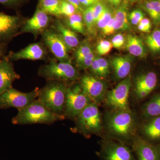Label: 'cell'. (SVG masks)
<instances>
[{
  "instance_id": "6da1fadb",
  "label": "cell",
  "mask_w": 160,
  "mask_h": 160,
  "mask_svg": "<svg viewBox=\"0 0 160 160\" xmlns=\"http://www.w3.org/2000/svg\"><path fill=\"white\" fill-rule=\"evenodd\" d=\"M65 117L52 112L37 99L28 106L18 110L16 116L12 118L14 125L33 124H51L65 119Z\"/></svg>"
},
{
  "instance_id": "7a4b0ae2",
  "label": "cell",
  "mask_w": 160,
  "mask_h": 160,
  "mask_svg": "<svg viewBox=\"0 0 160 160\" xmlns=\"http://www.w3.org/2000/svg\"><path fill=\"white\" fill-rule=\"evenodd\" d=\"M47 81L46 86L39 89L37 99L50 111L64 116V106L68 86L63 82Z\"/></svg>"
},
{
  "instance_id": "3957f363",
  "label": "cell",
  "mask_w": 160,
  "mask_h": 160,
  "mask_svg": "<svg viewBox=\"0 0 160 160\" xmlns=\"http://www.w3.org/2000/svg\"><path fill=\"white\" fill-rule=\"evenodd\" d=\"M107 128L112 134L123 140H129L134 134L136 122L131 111L114 110L106 117Z\"/></svg>"
},
{
  "instance_id": "277c9868",
  "label": "cell",
  "mask_w": 160,
  "mask_h": 160,
  "mask_svg": "<svg viewBox=\"0 0 160 160\" xmlns=\"http://www.w3.org/2000/svg\"><path fill=\"white\" fill-rule=\"evenodd\" d=\"M75 129L85 136L99 133L102 129V121L98 106L92 102L86 106L75 118Z\"/></svg>"
},
{
  "instance_id": "5b68a950",
  "label": "cell",
  "mask_w": 160,
  "mask_h": 160,
  "mask_svg": "<svg viewBox=\"0 0 160 160\" xmlns=\"http://www.w3.org/2000/svg\"><path fill=\"white\" fill-rule=\"evenodd\" d=\"M38 74L47 81H56L66 83L75 81L78 73L69 62L51 61L39 69Z\"/></svg>"
},
{
  "instance_id": "8992f818",
  "label": "cell",
  "mask_w": 160,
  "mask_h": 160,
  "mask_svg": "<svg viewBox=\"0 0 160 160\" xmlns=\"http://www.w3.org/2000/svg\"><path fill=\"white\" fill-rule=\"evenodd\" d=\"M92 102L91 100L83 92L80 85L72 88L68 87L64 106V116L65 118L75 119Z\"/></svg>"
},
{
  "instance_id": "52a82bcc",
  "label": "cell",
  "mask_w": 160,
  "mask_h": 160,
  "mask_svg": "<svg viewBox=\"0 0 160 160\" xmlns=\"http://www.w3.org/2000/svg\"><path fill=\"white\" fill-rule=\"evenodd\" d=\"M38 88L30 92H23L12 88L0 94V108H15L19 110L38 98Z\"/></svg>"
},
{
  "instance_id": "ba28073f",
  "label": "cell",
  "mask_w": 160,
  "mask_h": 160,
  "mask_svg": "<svg viewBox=\"0 0 160 160\" xmlns=\"http://www.w3.org/2000/svg\"><path fill=\"white\" fill-rule=\"evenodd\" d=\"M131 86V79L127 77L105 96L106 104L114 110L131 111L129 107V97Z\"/></svg>"
},
{
  "instance_id": "9c48e42d",
  "label": "cell",
  "mask_w": 160,
  "mask_h": 160,
  "mask_svg": "<svg viewBox=\"0 0 160 160\" xmlns=\"http://www.w3.org/2000/svg\"><path fill=\"white\" fill-rule=\"evenodd\" d=\"M98 154L102 160H137L132 150L122 142L104 141Z\"/></svg>"
},
{
  "instance_id": "30bf717a",
  "label": "cell",
  "mask_w": 160,
  "mask_h": 160,
  "mask_svg": "<svg viewBox=\"0 0 160 160\" xmlns=\"http://www.w3.org/2000/svg\"><path fill=\"white\" fill-rule=\"evenodd\" d=\"M18 15H9L0 12V43L6 44L19 35L21 28L25 23Z\"/></svg>"
},
{
  "instance_id": "8fae6325",
  "label": "cell",
  "mask_w": 160,
  "mask_h": 160,
  "mask_svg": "<svg viewBox=\"0 0 160 160\" xmlns=\"http://www.w3.org/2000/svg\"><path fill=\"white\" fill-rule=\"evenodd\" d=\"M42 36L44 43L58 61L69 62V48L55 30L47 29Z\"/></svg>"
},
{
  "instance_id": "7c38bea8",
  "label": "cell",
  "mask_w": 160,
  "mask_h": 160,
  "mask_svg": "<svg viewBox=\"0 0 160 160\" xmlns=\"http://www.w3.org/2000/svg\"><path fill=\"white\" fill-rule=\"evenodd\" d=\"M80 86L83 92L93 102L98 105L105 97V85L98 79L90 75H84L81 78Z\"/></svg>"
},
{
  "instance_id": "4fadbf2b",
  "label": "cell",
  "mask_w": 160,
  "mask_h": 160,
  "mask_svg": "<svg viewBox=\"0 0 160 160\" xmlns=\"http://www.w3.org/2000/svg\"><path fill=\"white\" fill-rule=\"evenodd\" d=\"M132 149L137 160H160V145H154L141 137L135 138Z\"/></svg>"
},
{
  "instance_id": "5bb4252c",
  "label": "cell",
  "mask_w": 160,
  "mask_h": 160,
  "mask_svg": "<svg viewBox=\"0 0 160 160\" xmlns=\"http://www.w3.org/2000/svg\"><path fill=\"white\" fill-rule=\"evenodd\" d=\"M49 22L50 18L48 14L38 8L32 17L25 21L20 30L19 34L30 33L36 36L42 34L47 29Z\"/></svg>"
},
{
  "instance_id": "9a60e30c",
  "label": "cell",
  "mask_w": 160,
  "mask_h": 160,
  "mask_svg": "<svg viewBox=\"0 0 160 160\" xmlns=\"http://www.w3.org/2000/svg\"><path fill=\"white\" fill-rule=\"evenodd\" d=\"M47 56L46 48L41 43L30 44L19 51L11 52L7 57L9 61H15L20 60H42Z\"/></svg>"
},
{
  "instance_id": "2e32d148",
  "label": "cell",
  "mask_w": 160,
  "mask_h": 160,
  "mask_svg": "<svg viewBox=\"0 0 160 160\" xmlns=\"http://www.w3.org/2000/svg\"><path fill=\"white\" fill-rule=\"evenodd\" d=\"M158 83V77L153 72L140 75L135 82V92L138 99L148 96L154 90Z\"/></svg>"
},
{
  "instance_id": "e0dca14e",
  "label": "cell",
  "mask_w": 160,
  "mask_h": 160,
  "mask_svg": "<svg viewBox=\"0 0 160 160\" xmlns=\"http://www.w3.org/2000/svg\"><path fill=\"white\" fill-rule=\"evenodd\" d=\"M20 78L19 75L15 71L13 64L7 56L0 60V94L12 88V83Z\"/></svg>"
},
{
  "instance_id": "ac0fdd59",
  "label": "cell",
  "mask_w": 160,
  "mask_h": 160,
  "mask_svg": "<svg viewBox=\"0 0 160 160\" xmlns=\"http://www.w3.org/2000/svg\"><path fill=\"white\" fill-rule=\"evenodd\" d=\"M53 27L69 49L75 48L78 45L79 41L77 35L59 20L55 21Z\"/></svg>"
},
{
  "instance_id": "d6986e66",
  "label": "cell",
  "mask_w": 160,
  "mask_h": 160,
  "mask_svg": "<svg viewBox=\"0 0 160 160\" xmlns=\"http://www.w3.org/2000/svg\"><path fill=\"white\" fill-rule=\"evenodd\" d=\"M131 59L128 56L114 58L112 61V65L115 75L118 79H124L129 75L131 69Z\"/></svg>"
},
{
  "instance_id": "ffe728a7",
  "label": "cell",
  "mask_w": 160,
  "mask_h": 160,
  "mask_svg": "<svg viewBox=\"0 0 160 160\" xmlns=\"http://www.w3.org/2000/svg\"><path fill=\"white\" fill-rule=\"evenodd\" d=\"M142 132L147 141H160V116L149 119L144 124Z\"/></svg>"
},
{
  "instance_id": "44dd1931",
  "label": "cell",
  "mask_w": 160,
  "mask_h": 160,
  "mask_svg": "<svg viewBox=\"0 0 160 160\" xmlns=\"http://www.w3.org/2000/svg\"><path fill=\"white\" fill-rule=\"evenodd\" d=\"M126 48L129 53L134 56L143 58L146 55V49L142 40L135 35L127 37Z\"/></svg>"
},
{
  "instance_id": "7402d4cb",
  "label": "cell",
  "mask_w": 160,
  "mask_h": 160,
  "mask_svg": "<svg viewBox=\"0 0 160 160\" xmlns=\"http://www.w3.org/2000/svg\"><path fill=\"white\" fill-rule=\"evenodd\" d=\"M114 18L115 30H126L129 29L127 5L126 3H123L118 8L115 13Z\"/></svg>"
},
{
  "instance_id": "603a6c76",
  "label": "cell",
  "mask_w": 160,
  "mask_h": 160,
  "mask_svg": "<svg viewBox=\"0 0 160 160\" xmlns=\"http://www.w3.org/2000/svg\"><path fill=\"white\" fill-rule=\"evenodd\" d=\"M142 114L149 119L160 116V94L154 96L146 103L143 108Z\"/></svg>"
},
{
  "instance_id": "cb8c5ba5",
  "label": "cell",
  "mask_w": 160,
  "mask_h": 160,
  "mask_svg": "<svg viewBox=\"0 0 160 160\" xmlns=\"http://www.w3.org/2000/svg\"><path fill=\"white\" fill-rule=\"evenodd\" d=\"M40 8L47 14L61 15V0H40Z\"/></svg>"
},
{
  "instance_id": "d4e9b609",
  "label": "cell",
  "mask_w": 160,
  "mask_h": 160,
  "mask_svg": "<svg viewBox=\"0 0 160 160\" xmlns=\"http://www.w3.org/2000/svg\"><path fill=\"white\" fill-rule=\"evenodd\" d=\"M67 24L70 29L82 34H85V24L83 21L82 15L79 12L68 17Z\"/></svg>"
},
{
  "instance_id": "484cf974",
  "label": "cell",
  "mask_w": 160,
  "mask_h": 160,
  "mask_svg": "<svg viewBox=\"0 0 160 160\" xmlns=\"http://www.w3.org/2000/svg\"><path fill=\"white\" fill-rule=\"evenodd\" d=\"M144 9L153 20L155 24H160V2L158 0L146 2Z\"/></svg>"
},
{
  "instance_id": "4316f807",
  "label": "cell",
  "mask_w": 160,
  "mask_h": 160,
  "mask_svg": "<svg viewBox=\"0 0 160 160\" xmlns=\"http://www.w3.org/2000/svg\"><path fill=\"white\" fill-rule=\"evenodd\" d=\"M146 43L152 52H160V29H156L147 36Z\"/></svg>"
},
{
  "instance_id": "83f0119b",
  "label": "cell",
  "mask_w": 160,
  "mask_h": 160,
  "mask_svg": "<svg viewBox=\"0 0 160 160\" xmlns=\"http://www.w3.org/2000/svg\"><path fill=\"white\" fill-rule=\"evenodd\" d=\"M82 17L84 24L88 32H92L95 23L92 12V6L87 7L82 12Z\"/></svg>"
},
{
  "instance_id": "f1b7e54d",
  "label": "cell",
  "mask_w": 160,
  "mask_h": 160,
  "mask_svg": "<svg viewBox=\"0 0 160 160\" xmlns=\"http://www.w3.org/2000/svg\"><path fill=\"white\" fill-rule=\"evenodd\" d=\"M113 17L112 12L110 11V9L106 7L102 15L97 22V25L98 27L100 29H102L111 21Z\"/></svg>"
},
{
  "instance_id": "f546056e",
  "label": "cell",
  "mask_w": 160,
  "mask_h": 160,
  "mask_svg": "<svg viewBox=\"0 0 160 160\" xmlns=\"http://www.w3.org/2000/svg\"><path fill=\"white\" fill-rule=\"evenodd\" d=\"M92 52V50L89 45L87 44H82L78 48L76 52V62L82 59Z\"/></svg>"
},
{
  "instance_id": "4dcf8cb0",
  "label": "cell",
  "mask_w": 160,
  "mask_h": 160,
  "mask_svg": "<svg viewBox=\"0 0 160 160\" xmlns=\"http://www.w3.org/2000/svg\"><path fill=\"white\" fill-rule=\"evenodd\" d=\"M77 12V9L69 2L62 0L61 2V15L70 17Z\"/></svg>"
},
{
  "instance_id": "1f68e13d",
  "label": "cell",
  "mask_w": 160,
  "mask_h": 160,
  "mask_svg": "<svg viewBox=\"0 0 160 160\" xmlns=\"http://www.w3.org/2000/svg\"><path fill=\"white\" fill-rule=\"evenodd\" d=\"M112 43L106 40H102L98 44L97 50L100 55H105L108 54L112 49Z\"/></svg>"
},
{
  "instance_id": "d6a6232c",
  "label": "cell",
  "mask_w": 160,
  "mask_h": 160,
  "mask_svg": "<svg viewBox=\"0 0 160 160\" xmlns=\"http://www.w3.org/2000/svg\"><path fill=\"white\" fill-rule=\"evenodd\" d=\"M95 58L93 52H92L86 57L77 62V64L78 66L81 69L90 68Z\"/></svg>"
},
{
  "instance_id": "836d02e7",
  "label": "cell",
  "mask_w": 160,
  "mask_h": 160,
  "mask_svg": "<svg viewBox=\"0 0 160 160\" xmlns=\"http://www.w3.org/2000/svg\"><path fill=\"white\" fill-rule=\"evenodd\" d=\"M92 12L94 17L95 23L96 24L98 20L100 18L105 11L106 6L101 2H99L92 6Z\"/></svg>"
},
{
  "instance_id": "e575fe53",
  "label": "cell",
  "mask_w": 160,
  "mask_h": 160,
  "mask_svg": "<svg viewBox=\"0 0 160 160\" xmlns=\"http://www.w3.org/2000/svg\"><path fill=\"white\" fill-rule=\"evenodd\" d=\"M102 72V77H106L109 72V63L107 60L103 58H96Z\"/></svg>"
},
{
  "instance_id": "d590c367",
  "label": "cell",
  "mask_w": 160,
  "mask_h": 160,
  "mask_svg": "<svg viewBox=\"0 0 160 160\" xmlns=\"http://www.w3.org/2000/svg\"><path fill=\"white\" fill-rule=\"evenodd\" d=\"M24 0H0V4L12 9L17 8L22 5Z\"/></svg>"
},
{
  "instance_id": "8d00e7d4",
  "label": "cell",
  "mask_w": 160,
  "mask_h": 160,
  "mask_svg": "<svg viewBox=\"0 0 160 160\" xmlns=\"http://www.w3.org/2000/svg\"><path fill=\"white\" fill-rule=\"evenodd\" d=\"M125 38L124 36L121 33L116 35L112 40V47L116 49H119L124 45Z\"/></svg>"
},
{
  "instance_id": "74e56055",
  "label": "cell",
  "mask_w": 160,
  "mask_h": 160,
  "mask_svg": "<svg viewBox=\"0 0 160 160\" xmlns=\"http://www.w3.org/2000/svg\"><path fill=\"white\" fill-rule=\"evenodd\" d=\"M115 31V29L114 28V18L113 16L111 21L102 29V31L103 34L105 35L109 36L112 34Z\"/></svg>"
},
{
  "instance_id": "f35d334b",
  "label": "cell",
  "mask_w": 160,
  "mask_h": 160,
  "mask_svg": "<svg viewBox=\"0 0 160 160\" xmlns=\"http://www.w3.org/2000/svg\"><path fill=\"white\" fill-rule=\"evenodd\" d=\"M90 68L91 69L92 72L97 76L102 77V72L100 70L99 66L96 58H95L93 60Z\"/></svg>"
},
{
  "instance_id": "ab89813d",
  "label": "cell",
  "mask_w": 160,
  "mask_h": 160,
  "mask_svg": "<svg viewBox=\"0 0 160 160\" xmlns=\"http://www.w3.org/2000/svg\"><path fill=\"white\" fill-rule=\"evenodd\" d=\"M65 1L69 2V3L71 4L72 6H74L78 12H82L83 11H84V9L82 7V6L80 3L79 0H65Z\"/></svg>"
},
{
  "instance_id": "60d3db41",
  "label": "cell",
  "mask_w": 160,
  "mask_h": 160,
  "mask_svg": "<svg viewBox=\"0 0 160 160\" xmlns=\"http://www.w3.org/2000/svg\"><path fill=\"white\" fill-rule=\"evenodd\" d=\"M130 14L134 17L139 22L144 18V14L141 11V10H138V9L131 12Z\"/></svg>"
},
{
  "instance_id": "b9f144b4",
  "label": "cell",
  "mask_w": 160,
  "mask_h": 160,
  "mask_svg": "<svg viewBox=\"0 0 160 160\" xmlns=\"http://www.w3.org/2000/svg\"><path fill=\"white\" fill-rule=\"evenodd\" d=\"M101 0H79L82 6L88 7L93 6L95 4L100 2Z\"/></svg>"
},
{
  "instance_id": "7bdbcfd3",
  "label": "cell",
  "mask_w": 160,
  "mask_h": 160,
  "mask_svg": "<svg viewBox=\"0 0 160 160\" xmlns=\"http://www.w3.org/2000/svg\"><path fill=\"white\" fill-rule=\"evenodd\" d=\"M140 24L142 25L144 27H146V29H148V31H150V29L151 28V23L150 20L149 19L146 18H144L141 22Z\"/></svg>"
},
{
  "instance_id": "ee69618b",
  "label": "cell",
  "mask_w": 160,
  "mask_h": 160,
  "mask_svg": "<svg viewBox=\"0 0 160 160\" xmlns=\"http://www.w3.org/2000/svg\"><path fill=\"white\" fill-rule=\"evenodd\" d=\"M7 51V45L0 43V60L2 59L4 57L6 56Z\"/></svg>"
},
{
  "instance_id": "f6af8a7d",
  "label": "cell",
  "mask_w": 160,
  "mask_h": 160,
  "mask_svg": "<svg viewBox=\"0 0 160 160\" xmlns=\"http://www.w3.org/2000/svg\"><path fill=\"white\" fill-rule=\"evenodd\" d=\"M112 6L115 7H118L120 6L122 0H107Z\"/></svg>"
},
{
  "instance_id": "bcb514c9",
  "label": "cell",
  "mask_w": 160,
  "mask_h": 160,
  "mask_svg": "<svg viewBox=\"0 0 160 160\" xmlns=\"http://www.w3.org/2000/svg\"><path fill=\"white\" fill-rule=\"evenodd\" d=\"M129 19H130V22L132 23V24L133 25H138L139 24V22L132 15L129 14Z\"/></svg>"
},
{
  "instance_id": "7dc6e473",
  "label": "cell",
  "mask_w": 160,
  "mask_h": 160,
  "mask_svg": "<svg viewBox=\"0 0 160 160\" xmlns=\"http://www.w3.org/2000/svg\"><path fill=\"white\" fill-rule=\"evenodd\" d=\"M138 28L140 31L142 32H149V31H148V29H146V27H144V26H143L142 25H141V24H139L138 25Z\"/></svg>"
},
{
  "instance_id": "c3c4849f",
  "label": "cell",
  "mask_w": 160,
  "mask_h": 160,
  "mask_svg": "<svg viewBox=\"0 0 160 160\" xmlns=\"http://www.w3.org/2000/svg\"><path fill=\"white\" fill-rule=\"evenodd\" d=\"M130 2H135V0H130Z\"/></svg>"
},
{
  "instance_id": "681fc988",
  "label": "cell",
  "mask_w": 160,
  "mask_h": 160,
  "mask_svg": "<svg viewBox=\"0 0 160 160\" xmlns=\"http://www.w3.org/2000/svg\"><path fill=\"white\" fill-rule=\"evenodd\" d=\"M140 1V0H135V2H137V1Z\"/></svg>"
},
{
  "instance_id": "f907efd6",
  "label": "cell",
  "mask_w": 160,
  "mask_h": 160,
  "mask_svg": "<svg viewBox=\"0 0 160 160\" xmlns=\"http://www.w3.org/2000/svg\"><path fill=\"white\" fill-rule=\"evenodd\" d=\"M159 1V2H160V0H158Z\"/></svg>"
}]
</instances>
